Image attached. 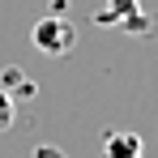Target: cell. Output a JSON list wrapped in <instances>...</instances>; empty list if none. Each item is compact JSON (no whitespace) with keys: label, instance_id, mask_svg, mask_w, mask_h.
Here are the masks:
<instances>
[{"label":"cell","instance_id":"cell-1","mask_svg":"<svg viewBox=\"0 0 158 158\" xmlns=\"http://www.w3.org/2000/svg\"><path fill=\"white\" fill-rule=\"evenodd\" d=\"M30 43H34L43 56H52V60L73 56V52H77V26H73L69 17H60V13H47V17H39V22H34Z\"/></svg>","mask_w":158,"mask_h":158},{"label":"cell","instance_id":"cell-2","mask_svg":"<svg viewBox=\"0 0 158 158\" xmlns=\"http://www.w3.org/2000/svg\"><path fill=\"white\" fill-rule=\"evenodd\" d=\"M103 158H145L141 132H128V128L107 132V137H103Z\"/></svg>","mask_w":158,"mask_h":158},{"label":"cell","instance_id":"cell-3","mask_svg":"<svg viewBox=\"0 0 158 158\" xmlns=\"http://www.w3.org/2000/svg\"><path fill=\"white\" fill-rule=\"evenodd\" d=\"M132 22H141L137 0H107V9L98 13V26H132Z\"/></svg>","mask_w":158,"mask_h":158},{"label":"cell","instance_id":"cell-4","mask_svg":"<svg viewBox=\"0 0 158 158\" xmlns=\"http://www.w3.org/2000/svg\"><path fill=\"white\" fill-rule=\"evenodd\" d=\"M13 120H17V103H13V94H9V90H0V132L13 128Z\"/></svg>","mask_w":158,"mask_h":158}]
</instances>
